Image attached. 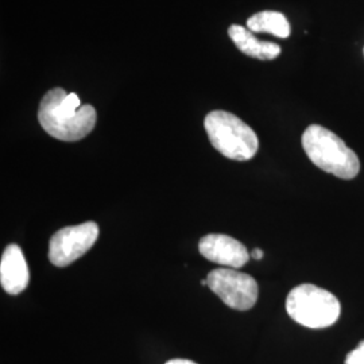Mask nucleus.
<instances>
[{
  "label": "nucleus",
  "instance_id": "423d86ee",
  "mask_svg": "<svg viewBox=\"0 0 364 364\" xmlns=\"http://www.w3.org/2000/svg\"><path fill=\"white\" fill-rule=\"evenodd\" d=\"M99 236V225L87 221L65 227L53 235L49 243V260L57 267H66L91 250Z\"/></svg>",
  "mask_w": 364,
  "mask_h": 364
},
{
  "label": "nucleus",
  "instance_id": "9b49d317",
  "mask_svg": "<svg viewBox=\"0 0 364 364\" xmlns=\"http://www.w3.org/2000/svg\"><path fill=\"white\" fill-rule=\"evenodd\" d=\"M344 364H364V340L359 343V346L353 351L347 355Z\"/></svg>",
  "mask_w": 364,
  "mask_h": 364
},
{
  "label": "nucleus",
  "instance_id": "9d476101",
  "mask_svg": "<svg viewBox=\"0 0 364 364\" xmlns=\"http://www.w3.org/2000/svg\"><path fill=\"white\" fill-rule=\"evenodd\" d=\"M247 28L254 33H269L278 38L290 36L287 16L278 11H262L252 15L247 21Z\"/></svg>",
  "mask_w": 364,
  "mask_h": 364
},
{
  "label": "nucleus",
  "instance_id": "39448f33",
  "mask_svg": "<svg viewBox=\"0 0 364 364\" xmlns=\"http://www.w3.org/2000/svg\"><path fill=\"white\" fill-rule=\"evenodd\" d=\"M208 287L230 308L251 309L258 299V284L248 274L236 269H215L207 277Z\"/></svg>",
  "mask_w": 364,
  "mask_h": 364
},
{
  "label": "nucleus",
  "instance_id": "7ed1b4c3",
  "mask_svg": "<svg viewBox=\"0 0 364 364\" xmlns=\"http://www.w3.org/2000/svg\"><path fill=\"white\" fill-rule=\"evenodd\" d=\"M204 127L212 146L230 159L248 161L258 151L259 141L255 131L231 112H209Z\"/></svg>",
  "mask_w": 364,
  "mask_h": 364
},
{
  "label": "nucleus",
  "instance_id": "20e7f679",
  "mask_svg": "<svg viewBox=\"0 0 364 364\" xmlns=\"http://www.w3.org/2000/svg\"><path fill=\"white\" fill-rule=\"evenodd\" d=\"M287 312L299 326L323 329L338 321L341 305L338 297L326 289L304 284L289 293Z\"/></svg>",
  "mask_w": 364,
  "mask_h": 364
},
{
  "label": "nucleus",
  "instance_id": "f257e3e1",
  "mask_svg": "<svg viewBox=\"0 0 364 364\" xmlns=\"http://www.w3.org/2000/svg\"><path fill=\"white\" fill-rule=\"evenodd\" d=\"M96 117V109L92 105H81L76 93H66L63 88L48 92L39 105L42 129L64 142H76L91 134Z\"/></svg>",
  "mask_w": 364,
  "mask_h": 364
},
{
  "label": "nucleus",
  "instance_id": "f8f14e48",
  "mask_svg": "<svg viewBox=\"0 0 364 364\" xmlns=\"http://www.w3.org/2000/svg\"><path fill=\"white\" fill-rule=\"evenodd\" d=\"M251 257H252L254 259L260 260L264 257V252H263L260 248H255V250L251 252Z\"/></svg>",
  "mask_w": 364,
  "mask_h": 364
},
{
  "label": "nucleus",
  "instance_id": "f03ea898",
  "mask_svg": "<svg viewBox=\"0 0 364 364\" xmlns=\"http://www.w3.org/2000/svg\"><path fill=\"white\" fill-rule=\"evenodd\" d=\"M302 147L313 164L341 180H352L359 174L360 161L335 132L312 124L302 134Z\"/></svg>",
  "mask_w": 364,
  "mask_h": 364
},
{
  "label": "nucleus",
  "instance_id": "ddd939ff",
  "mask_svg": "<svg viewBox=\"0 0 364 364\" xmlns=\"http://www.w3.org/2000/svg\"><path fill=\"white\" fill-rule=\"evenodd\" d=\"M165 364H197L192 360H188V359H171L169 362H166Z\"/></svg>",
  "mask_w": 364,
  "mask_h": 364
},
{
  "label": "nucleus",
  "instance_id": "6e6552de",
  "mask_svg": "<svg viewBox=\"0 0 364 364\" xmlns=\"http://www.w3.org/2000/svg\"><path fill=\"white\" fill-rule=\"evenodd\" d=\"M28 267L23 251L18 245H9L0 260V284L6 293L21 294L28 287Z\"/></svg>",
  "mask_w": 364,
  "mask_h": 364
},
{
  "label": "nucleus",
  "instance_id": "0eeeda50",
  "mask_svg": "<svg viewBox=\"0 0 364 364\" xmlns=\"http://www.w3.org/2000/svg\"><path fill=\"white\" fill-rule=\"evenodd\" d=\"M198 250L205 259L231 269H240L250 259L247 248L228 235H207L200 240Z\"/></svg>",
  "mask_w": 364,
  "mask_h": 364
},
{
  "label": "nucleus",
  "instance_id": "1a4fd4ad",
  "mask_svg": "<svg viewBox=\"0 0 364 364\" xmlns=\"http://www.w3.org/2000/svg\"><path fill=\"white\" fill-rule=\"evenodd\" d=\"M228 34L236 48L248 57L263 61H272L281 54L279 45L270 41H260L246 27L232 25L228 28Z\"/></svg>",
  "mask_w": 364,
  "mask_h": 364
}]
</instances>
